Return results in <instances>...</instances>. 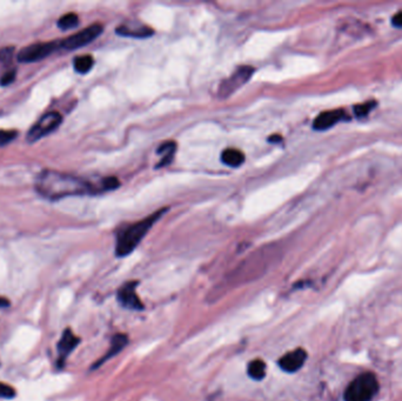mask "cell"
Returning a JSON list of instances; mask_svg holds the SVG:
<instances>
[{"instance_id": "cell-1", "label": "cell", "mask_w": 402, "mask_h": 401, "mask_svg": "<svg viewBox=\"0 0 402 401\" xmlns=\"http://www.w3.org/2000/svg\"><path fill=\"white\" fill-rule=\"evenodd\" d=\"M38 193L51 200H58L69 195L91 194L94 187L76 177L56 171H42L36 180Z\"/></svg>"}, {"instance_id": "cell-2", "label": "cell", "mask_w": 402, "mask_h": 401, "mask_svg": "<svg viewBox=\"0 0 402 401\" xmlns=\"http://www.w3.org/2000/svg\"><path fill=\"white\" fill-rule=\"evenodd\" d=\"M168 208H161V210L154 212L144 220H140L133 223L132 226L127 227L120 234L118 240V253L119 254H127L131 252L135 246L139 244V241L145 237V234L152 229V226L164 215Z\"/></svg>"}, {"instance_id": "cell-3", "label": "cell", "mask_w": 402, "mask_h": 401, "mask_svg": "<svg viewBox=\"0 0 402 401\" xmlns=\"http://www.w3.org/2000/svg\"><path fill=\"white\" fill-rule=\"evenodd\" d=\"M379 391V381L373 373H363L346 388L345 401H370Z\"/></svg>"}, {"instance_id": "cell-4", "label": "cell", "mask_w": 402, "mask_h": 401, "mask_svg": "<svg viewBox=\"0 0 402 401\" xmlns=\"http://www.w3.org/2000/svg\"><path fill=\"white\" fill-rule=\"evenodd\" d=\"M254 71V67L247 66V65L238 67L228 78L220 83L218 88V97L221 99L231 97L234 92H237L239 88L242 87L243 85L252 78Z\"/></svg>"}, {"instance_id": "cell-5", "label": "cell", "mask_w": 402, "mask_h": 401, "mask_svg": "<svg viewBox=\"0 0 402 401\" xmlns=\"http://www.w3.org/2000/svg\"><path fill=\"white\" fill-rule=\"evenodd\" d=\"M58 49H60L59 41H47V42H36L21 48L18 52L17 59L20 63H36L40 61L48 56H51Z\"/></svg>"}, {"instance_id": "cell-6", "label": "cell", "mask_w": 402, "mask_h": 401, "mask_svg": "<svg viewBox=\"0 0 402 401\" xmlns=\"http://www.w3.org/2000/svg\"><path fill=\"white\" fill-rule=\"evenodd\" d=\"M104 28L100 24H93L88 28L84 29L77 32L72 36L65 38L64 40H60V48L67 49V51H73V49H78L80 47H84L95 40L100 34L103 33Z\"/></svg>"}, {"instance_id": "cell-7", "label": "cell", "mask_w": 402, "mask_h": 401, "mask_svg": "<svg viewBox=\"0 0 402 401\" xmlns=\"http://www.w3.org/2000/svg\"><path fill=\"white\" fill-rule=\"evenodd\" d=\"M63 121V117L58 112H49L38 120L27 133L26 140L29 142H36L39 139L48 136L54 130H57Z\"/></svg>"}, {"instance_id": "cell-8", "label": "cell", "mask_w": 402, "mask_h": 401, "mask_svg": "<svg viewBox=\"0 0 402 401\" xmlns=\"http://www.w3.org/2000/svg\"><path fill=\"white\" fill-rule=\"evenodd\" d=\"M345 118L346 114L342 110H332L322 112V113H320L318 117L314 119V121H313V129L316 131H326L338 124L339 121L343 120Z\"/></svg>"}, {"instance_id": "cell-9", "label": "cell", "mask_w": 402, "mask_h": 401, "mask_svg": "<svg viewBox=\"0 0 402 401\" xmlns=\"http://www.w3.org/2000/svg\"><path fill=\"white\" fill-rule=\"evenodd\" d=\"M119 36L122 37H130V38H139V39H142V38H148L150 36H153L154 31L148 28V26L140 25V24H125L119 26V28L115 30Z\"/></svg>"}, {"instance_id": "cell-10", "label": "cell", "mask_w": 402, "mask_h": 401, "mask_svg": "<svg viewBox=\"0 0 402 401\" xmlns=\"http://www.w3.org/2000/svg\"><path fill=\"white\" fill-rule=\"evenodd\" d=\"M175 149H177V145L174 141H167V142H164L159 148H158V154H160L161 156V159L159 163L157 164V168H160V167H165L167 166V165L171 164V161L173 160V157H174L175 154Z\"/></svg>"}, {"instance_id": "cell-11", "label": "cell", "mask_w": 402, "mask_h": 401, "mask_svg": "<svg viewBox=\"0 0 402 401\" xmlns=\"http://www.w3.org/2000/svg\"><path fill=\"white\" fill-rule=\"evenodd\" d=\"M222 163L231 167H239L245 163V154L235 148H226L221 153Z\"/></svg>"}, {"instance_id": "cell-12", "label": "cell", "mask_w": 402, "mask_h": 401, "mask_svg": "<svg viewBox=\"0 0 402 401\" xmlns=\"http://www.w3.org/2000/svg\"><path fill=\"white\" fill-rule=\"evenodd\" d=\"M94 59L92 58V56H80L77 57L74 60H73V66L74 69L80 74H85V73L90 72L92 67H93Z\"/></svg>"}, {"instance_id": "cell-13", "label": "cell", "mask_w": 402, "mask_h": 401, "mask_svg": "<svg viewBox=\"0 0 402 401\" xmlns=\"http://www.w3.org/2000/svg\"><path fill=\"white\" fill-rule=\"evenodd\" d=\"M78 25H79V17L76 13H67V14L61 15V17L59 18V20H58V22H57L58 28L63 31L74 29Z\"/></svg>"}, {"instance_id": "cell-14", "label": "cell", "mask_w": 402, "mask_h": 401, "mask_svg": "<svg viewBox=\"0 0 402 401\" xmlns=\"http://www.w3.org/2000/svg\"><path fill=\"white\" fill-rule=\"evenodd\" d=\"M76 345V338L73 337L72 333H69L68 331L64 333L63 335V339H61L59 345H58V350H59L60 356H66L69 352H71V349L74 347Z\"/></svg>"}, {"instance_id": "cell-15", "label": "cell", "mask_w": 402, "mask_h": 401, "mask_svg": "<svg viewBox=\"0 0 402 401\" xmlns=\"http://www.w3.org/2000/svg\"><path fill=\"white\" fill-rule=\"evenodd\" d=\"M14 55V47L13 46H6V47L0 48V63L9 64L12 61V58Z\"/></svg>"}, {"instance_id": "cell-16", "label": "cell", "mask_w": 402, "mask_h": 401, "mask_svg": "<svg viewBox=\"0 0 402 401\" xmlns=\"http://www.w3.org/2000/svg\"><path fill=\"white\" fill-rule=\"evenodd\" d=\"M17 134L18 133L15 131H0V147L14 140L17 138Z\"/></svg>"}, {"instance_id": "cell-17", "label": "cell", "mask_w": 402, "mask_h": 401, "mask_svg": "<svg viewBox=\"0 0 402 401\" xmlns=\"http://www.w3.org/2000/svg\"><path fill=\"white\" fill-rule=\"evenodd\" d=\"M374 105H375V103H366V104H361V105H359V106H357V107H355V109H354L355 114H357L359 118L366 117V115L368 114L369 112H370V110L373 109Z\"/></svg>"}, {"instance_id": "cell-18", "label": "cell", "mask_w": 402, "mask_h": 401, "mask_svg": "<svg viewBox=\"0 0 402 401\" xmlns=\"http://www.w3.org/2000/svg\"><path fill=\"white\" fill-rule=\"evenodd\" d=\"M15 396V391L9 385L0 383V399H12Z\"/></svg>"}, {"instance_id": "cell-19", "label": "cell", "mask_w": 402, "mask_h": 401, "mask_svg": "<svg viewBox=\"0 0 402 401\" xmlns=\"http://www.w3.org/2000/svg\"><path fill=\"white\" fill-rule=\"evenodd\" d=\"M119 183L118 178H114V177H110V178H105L103 180V190H106V191H111V190H115V188L119 187Z\"/></svg>"}, {"instance_id": "cell-20", "label": "cell", "mask_w": 402, "mask_h": 401, "mask_svg": "<svg viewBox=\"0 0 402 401\" xmlns=\"http://www.w3.org/2000/svg\"><path fill=\"white\" fill-rule=\"evenodd\" d=\"M15 74H17L15 69H12V71L6 72L5 74L3 76L2 80H0V84H2L3 86H6V85L12 84L14 82V79H15Z\"/></svg>"}, {"instance_id": "cell-21", "label": "cell", "mask_w": 402, "mask_h": 401, "mask_svg": "<svg viewBox=\"0 0 402 401\" xmlns=\"http://www.w3.org/2000/svg\"><path fill=\"white\" fill-rule=\"evenodd\" d=\"M392 22L396 28H402V11L401 12H397L395 15H393Z\"/></svg>"}, {"instance_id": "cell-22", "label": "cell", "mask_w": 402, "mask_h": 401, "mask_svg": "<svg viewBox=\"0 0 402 401\" xmlns=\"http://www.w3.org/2000/svg\"><path fill=\"white\" fill-rule=\"evenodd\" d=\"M268 141L270 142H280L281 141V137L280 136H272L268 138Z\"/></svg>"}, {"instance_id": "cell-23", "label": "cell", "mask_w": 402, "mask_h": 401, "mask_svg": "<svg viewBox=\"0 0 402 401\" xmlns=\"http://www.w3.org/2000/svg\"><path fill=\"white\" fill-rule=\"evenodd\" d=\"M9 305H10L9 300H6V299H4V298H0V306L6 307V306H9Z\"/></svg>"}, {"instance_id": "cell-24", "label": "cell", "mask_w": 402, "mask_h": 401, "mask_svg": "<svg viewBox=\"0 0 402 401\" xmlns=\"http://www.w3.org/2000/svg\"><path fill=\"white\" fill-rule=\"evenodd\" d=\"M145 401H154V400H145Z\"/></svg>"}]
</instances>
